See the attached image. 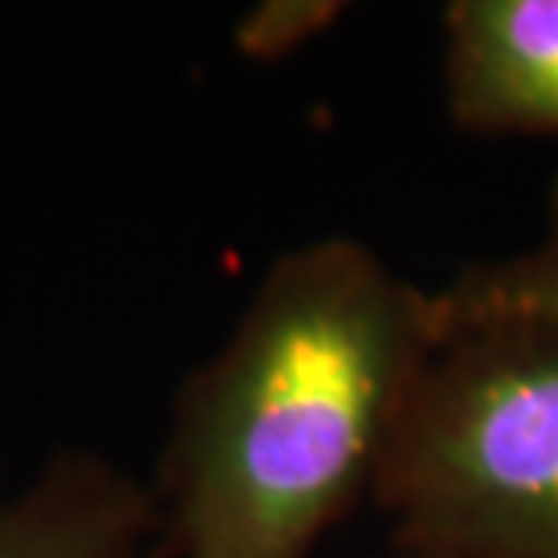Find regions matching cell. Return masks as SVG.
<instances>
[{
  "mask_svg": "<svg viewBox=\"0 0 558 558\" xmlns=\"http://www.w3.org/2000/svg\"><path fill=\"white\" fill-rule=\"evenodd\" d=\"M435 319L544 316L558 319V182L537 240L494 262L468 265L450 283L432 290Z\"/></svg>",
  "mask_w": 558,
  "mask_h": 558,
  "instance_id": "obj_5",
  "label": "cell"
},
{
  "mask_svg": "<svg viewBox=\"0 0 558 558\" xmlns=\"http://www.w3.org/2000/svg\"><path fill=\"white\" fill-rule=\"evenodd\" d=\"M435 333L432 290L366 243L279 254L178 396L153 555H316L371 500Z\"/></svg>",
  "mask_w": 558,
  "mask_h": 558,
  "instance_id": "obj_1",
  "label": "cell"
},
{
  "mask_svg": "<svg viewBox=\"0 0 558 558\" xmlns=\"http://www.w3.org/2000/svg\"><path fill=\"white\" fill-rule=\"evenodd\" d=\"M156 530V497L92 450H59L0 500V558H145Z\"/></svg>",
  "mask_w": 558,
  "mask_h": 558,
  "instance_id": "obj_4",
  "label": "cell"
},
{
  "mask_svg": "<svg viewBox=\"0 0 558 558\" xmlns=\"http://www.w3.org/2000/svg\"><path fill=\"white\" fill-rule=\"evenodd\" d=\"M392 558H432V555H417V551H396Z\"/></svg>",
  "mask_w": 558,
  "mask_h": 558,
  "instance_id": "obj_7",
  "label": "cell"
},
{
  "mask_svg": "<svg viewBox=\"0 0 558 558\" xmlns=\"http://www.w3.org/2000/svg\"><path fill=\"white\" fill-rule=\"evenodd\" d=\"M446 109L468 135L558 138V0H453Z\"/></svg>",
  "mask_w": 558,
  "mask_h": 558,
  "instance_id": "obj_3",
  "label": "cell"
},
{
  "mask_svg": "<svg viewBox=\"0 0 558 558\" xmlns=\"http://www.w3.org/2000/svg\"><path fill=\"white\" fill-rule=\"evenodd\" d=\"M333 4H265L262 11L243 22L240 48L269 59V54L290 51L312 33H319L333 19Z\"/></svg>",
  "mask_w": 558,
  "mask_h": 558,
  "instance_id": "obj_6",
  "label": "cell"
},
{
  "mask_svg": "<svg viewBox=\"0 0 558 558\" xmlns=\"http://www.w3.org/2000/svg\"><path fill=\"white\" fill-rule=\"evenodd\" d=\"M371 500L396 551L558 558V319H435Z\"/></svg>",
  "mask_w": 558,
  "mask_h": 558,
  "instance_id": "obj_2",
  "label": "cell"
}]
</instances>
